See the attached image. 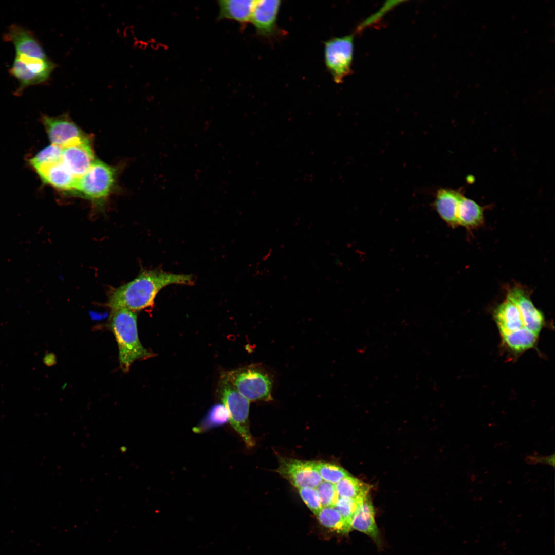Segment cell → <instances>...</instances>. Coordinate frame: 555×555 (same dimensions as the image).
<instances>
[{"label":"cell","instance_id":"cell-1","mask_svg":"<svg viewBox=\"0 0 555 555\" xmlns=\"http://www.w3.org/2000/svg\"><path fill=\"white\" fill-rule=\"evenodd\" d=\"M191 275L154 269L144 270L132 281L115 289L107 303L112 311L125 309L133 312L151 306L158 293L172 284L193 285Z\"/></svg>","mask_w":555,"mask_h":555},{"label":"cell","instance_id":"cell-2","mask_svg":"<svg viewBox=\"0 0 555 555\" xmlns=\"http://www.w3.org/2000/svg\"><path fill=\"white\" fill-rule=\"evenodd\" d=\"M109 327L118 344L119 365L123 372H128L134 361L152 356L139 339L134 312L125 309L112 311Z\"/></svg>","mask_w":555,"mask_h":555},{"label":"cell","instance_id":"cell-3","mask_svg":"<svg viewBox=\"0 0 555 555\" xmlns=\"http://www.w3.org/2000/svg\"><path fill=\"white\" fill-rule=\"evenodd\" d=\"M494 319L504 345L514 354L533 348L539 336L528 330L517 306L509 298L494 312Z\"/></svg>","mask_w":555,"mask_h":555},{"label":"cell","instance_id":"cell-4","mask_svg":"<svg viewBox=\"0 0 555 555\" xmlns=\"http://www.w3.org/2000/svg\"><path fill=\"white\" fill-rule=\"evenodd\" d=\"M218 392L231 425L247 447H253L255 443L249 423L250 401L238 392L223 373L219 382Z\"/></svg>","mask_w":555,"mask_h":555},{"label":"cell","instance_id":"cell-5","mask_svg":"<svg viewBox=\"0 0 555 555\" xmlns=\"http://www.w3.org/2000/svg\"><path fill=\"white\" fill-rule=\"evenodd\" d=\"M223 373L249 401L272 400V378L261 368L250 366Z\"/></svg>","mask_w":555,"mask_h":555},{"label":"cell","instance_id":"cell-6","mask_svg":"<svg viewBox=\"0 0 555 555\" xmlns=\"http://www.w3.org/2000/svg\"><path fill=\"white\" fill-rule=\"evenodd\" d=\"M115 181V169L95 160L88 171L78 179L74 191L94 202L102 203L110 193Z\"/></svg>","mask_w":555,"mask_h":555},{"label":"cell","instance_id":"cell-7","mask_svg":"<svg viewBox=\"0 0 555 555\" xmlns=\"http://www.w3.org/2000/svg\"><path fill=\"white\" fill-rule=\"evenodd\" d=\"M57 65L49 58L16 55L9 70L18 82L15 95H21L27 87L47 82Z\"/></svg>","mask_w":555,"mask_h":555},{"label":"cell","instance_id":"cell-8","mask_svg":"<svg viewBox=\"0 0 555 555\" xmlns=\"http://www.w3.org/2000/svg\"><path fill=\"white\" fill-rule=\"evenodd\" d=\"M354 35L333 37L324 42V61L334 82H343L351 71L354 45Z\"/></svg>","mask_w":555,"mask_h":555},{"label":"cell","instance_id":"cell-9","mask_svg":"<svg viewBox=\"0 0 555 555\" xmlns=\"http://www.w3.org/2000/svg\"><path fill=\"white\" fill-rule=\"evenodd\" d=\"M41 121L52 144L61 148L89 138L66 114L54 117L43 115Z\"/></svg>","mask_w":555,"mask_h":555},{"label":"cell","instance_id":"cell-10","mask_svg":"<svg viewBox=\"0 0 555 555\" xmlns=\"http://www.w3.org/2000/svg\"><path fill=\"white\" fill-rule=\"evenodd\" d=\"M276 471L297 489L316 488L323 481L312 461L281 457Z\"/></svg>","mask_w":555,"mask_h":555},{"label":"cell","instance_id":"cell-11","mask_svg":"<svg viewBox=\"0 0 555 555\" xmlns=\"http://www.w3.org/2000/svg\"><path fill=\"white\" fill-rule=\"evenodd\" d=\"M281 5L279 0L255 1L250 23L257 35L271 38L279 34L277 18Z\"/></svg>","mask_w":555,"mask_h":555},{"label":"cell","instance_id":"cell-12","mask_svg":"<svg viewBox=\"0 0 555 555\" xmlns=\"http://www.w3.org/2000/svg\"><path fill=\"white\" fill-rule=\"evenodd\" d=\"M62 149L61 161L77 178L84 174L95 160L89 138Z\"/></svg>","mask_w":555,"mask_h":555},{"label":"cell","instance_id":"cell-13","mask_svg":"<svg viewBox=\"0 0 555 555\" xmlns=\"http://www.w3.org/2000/svg\"><path fill=\"white\" fill-rule=\"evenodd\" d=\"M3 38L5 41L13 44L16 55L40 59L48 58L34 34L20 25H11Z\"/></svg>","mask_w":555,"mask_h":555},{"label":"cell","instance_id":"cell-14","mask_svg":"<svg viewBox=\"0 0 555 555\" xmlns=\"http://www.w3.org/2000/svg\"><path fill=\"white\" fill-rule=\"evenodd\" d=\"M507 298L517 306L526 328L539 336L544 325V316L534 306L526 291L515 286L509 289Z\"/></svg>","mask_w":555,"mask_h":555},{"label":"cell","instance_id":"cell-15","mask_svg":"<svg viewBox=\"0 0 555 555\" xmlns=\"http://www.w3.org/2000/svg\"><path fill=\"white\" fill-rule=\"evenodd\" d=\"M45 183L58 189L73 191L78 179L61 161L43 165L35 169Z\"/></svg>","mask_w":555,"mask_h":555},{"label":"cell","instance_id":"cell-16","mask_svg":"<svg viewBox=\"0 0 555 555\" xmlns=\"http://www.w3.org/2000/svg\"><path fill=\"white\" fill-rule=\"evenodd\" d=\"M464 194L459 190L443 188L436 194L434 205L440 217L448 225L458 226L456 217L459 200Z\"/></svg>","mask_w":555,"mask_h":555},{"label":"cell","instance_id":"cell-17","mask_svg":"<svg viewBox=\"0 0 555 555\" xmlns=\"http://www.w3.org/2000/svg\"><path fill=\"white\" fill-rule=\"evenodd\" d=\"M255 3L254 0L218 1V19L233 20L243 24L250 22Z\"/></svg>","mask_w":555,"mask_h":555},{"label":"cell","instance_id":"cell-18","mask_svg":"<svg viewBox=\"0 0 555 555\" xmlns=\"http://www.w3.org/2000/svg\"><path fill=\"white\" fill-rule=\"evenodd\" d=\"M456 217L458 226L475 228L483 223V209L476 202L463 195L458 203Z\"/></svg>","mask_w":555,"mask_h":555},{"label":"cell","instance_id":"cell-19","mask_svg":"<svg viewBox=\"0 0 555 555\" xmlns=\"http://www.w3.org/2000/svg\"><path fill=\"white\" fill-rule=\"evenodd\" d=\"M351 527V529L377 539L378 531L375 520L374 509L367 496L364 499L354 516Z\"/></svg>","mask_w":555,"mask_h":555},{"label":"cell","instance_id":"cell-20","mask_svg":"<svg viewBox=\"0 0 555 555\" xmlns=\"http://www.w3.org/2000/svg\"><path fill=\"white\" fill-rule=\"evenodd\" d=\"M339 497L365 498L370 489V486L356 478L347 476L335 484Z\"/></svg>","mask_w":555,"mask_h":555},{"label":"cell","instance_id":"cell-21","mask_svg":"<svg viewBox=\"0 0 555 555\" xmlns=\"http://www.w3.org/2000/svg\"><path fill=\"white\" fill-rule=\"evenodd\" d=\"M316 516L322 525L338 533H346L351 529L335 507H323Z\"/></svg>","mask_w":555,"mask_h":555},{"label":"cell","instance_id":"cell-22","mask_svg":"<svg viewBox=\"0 0 555 555\" xmlns=\"http://www.w3.org/2000/svg\"><path fill=\"white\" fill-rule=\"evenodd\" d=\"M312 464L323 481L336 484L342 478L349 475L344 468L332 463L312 461Z\"/></svg>","mask_w":555,"mask_h":555},{"label":"cell","instance_id":"cell-23","mask_svg":"<svg viewBox=\"0 0 555 555\" xmlns=\"http://www.w3.org/2000/svg\"><path fill=\"white\" fill-rule=\"evenodd\" d=\"M62 151L61 147L51 144L31 158L29 163L35 169L41 165L60 161L61 160Z\"/></svg>","mask_w":555,"mask_h":555},{"label":"cell","instance_id":"cell-24","mask_svg":"<svg viewBox=\"0 0 555 555\" xmlns=\"http://www.w3.org/2000/svg\"><path fill=\"white\" fill-rule=\"evenodd\" d=\"M365 498H350L339 497L334 507L339 512L345 521L351 526L354 516Z\"/></svg>","mask_w":555,"mask_h":555},{"label":"cell","instance_id":"cell-25","mask_svg":"<svg viewBox=\"0 0 555 555\" xmlns=\"http://www.w3.org/2000/svg\"><path fill=\"white\" fill-rule=\"evenodd\" d=\"M228 420L229 417L226 409L223 405H217L211 409L202 423L198 426L197 431L221 425Z\"/></svg>","mask_w":555,"mask_h":555},{"label":"cell","instance_id":"cell-26","mask_svg":"<svg viewBox=\"0 0 555 555\" xmlns=\"http://www.w3.org/2000/svg\"><path fill=\"white\" fill-rule=\"evenodd\" d=\"M316 488L323 507L335 506L339 498L335 484L322 481Z\"/></svg>","mask_w":555,"mask_h":555},{"label":"cell","instance_id":"cell-27","mask_svg":"<svg viewBox=\"0 0 555 555\" xmlns=\"http://www.w3.org/2000/svg\"><path fill=\"white\" fill-rule=\"evenodd\" d=\"M298 489L302 500L316 515L323 508L316 488L304 487Z\"/></svg>","mask_w":555,"mask_h":555},{"label":"cell","instance_id":"cell-28","mask_svg":"<svg viewBox=\"0 0 555 555\" xmlns=\"http://www.w3.org/2000/svg\"><path fill=\"white\" fill-rule=\"evenodd\" d=\"M536 460H538V461H539L540 462H541V463L547 464L548 465H552V466H554V454H553L552 456H548V457H540V458H539V459L538 458V459Z\"/></svg>","mask_w":555,"mask_h":555}]
</instances>
